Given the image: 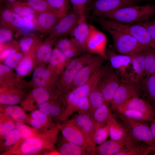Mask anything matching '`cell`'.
I'll return each instance as SVG.
<instances>
[{"label": "cell", "mask_w": 155, "mask_h": 155, "mask_svg": "<svg viewBox=\"0 0 155 155\" xmlns=\"http://www.w3.org/2000/svg\"><path fill=\"white\" fill-rule=\"evenodd\" d=\"M155 14V4L134 5L124 7L101 18L126 24H135L149 20Z\"/></svg>", "instance_id": "7a4b0ae2"}, {"label": "cell", "mask_w": 155, "mask_h": 155, "mask_svg": "<svg viewBox=\"0 0 155 155\" xmlns=\"http://www.w3.org/2000/svg\"><path fill=\"white\" fill-rule=\"evenodd\" d=\"M140 1H151V0H139Z\"/></svg>", "instance_id": "94428289"}, {"label": "cell", "mask_w": 155, "mask_h": 155, "mask_svg": "<svg viewBox=\"0 0 155 155\" xmlns=\"http://www.w3.org/2000/svg\"><path fill=\"white\" fill-rule=\"evenodd\" d=\"M131 135L129 133L122 139L118 141L111 140L106 141L96 146L95 155H115L127 144Z\"/></svg>", "instance_id": "ffe728a7"}, {"label": "cell", "mask_w": 155, "mask_h": 155, "mask_svg": "<svg viewBox=\"0 0 155 155\" xmlns=\"http://www.w3.org/2000/svg\"><path fill=\"white\" fill-rule=\"evenodd\" d=\"M106 124L108 127L110 140H120L129 133L126 127V128L119 123L114 116Z\"/></svg>", "instance_id": "484cf974"}, {"label": "cell", "mask_w": 155, "mask_h": 155, "mask_svg": "<svg viewBox=\"0 0 155 155\" xmlns=\"http://www.w3.org/2000/svg\"><path fill=\"white\" fill-rule=\"evenodd\" d=\"M91 115L98 127L106 124L114 116L109 105L105 102L93 111Z\"/></svg>", "instance_id": "f1b7e54d"}, {"label": "cell", "mask_w": 155, "mask_h": 155, "mask_svg": "<svg viewBox=\"0 0 155 155\" xmlns=\"http://www.w3.org/2000/svg\"><path fill=\"white\" fill-rule=\"evenodd\" d=\"M155 150V146L154 147V148H153V151L154 150Z\"/></svg>", "instance_id": "e7e4bbea"}, {"label": "cell", "mask_w": 155, "mask_h": 155, "mask_svg": "<svg viewBox=\"0 0 155 155\" xmlns=\"http://www.w3.org/2000/svg\"><path fill=\"white\" fill-rule=\"evenodd\" d=\"M76 111L78 113H88L91 114L88 96L82 98L80 100L77 105Z\"/></svg>", "instance_id": "681fc988"}, {"label": "cell", "mask_w": 155, "mask_h": 155, "mask_svg": "<svg viewBox=\"0 0 155 155\" xmlns=\"http://www.w3.org/2000/svg\"><path fill=\"white\" fill-rule=\"evenodd\" d=\"M104 58L99 56L94 61L84 66L75 78L68 91L72 90L86 82L95 71L102 65Z\"/></svg>", "instance_id": "e0dca14e"}, {"label": "cell", "mask_w": 155, "mask_h": 155, "mask_svg": "<svg viewBox=\"0 0 155 155\" xmlns=\"http://www.w3.org/2000/svg\"><path fill=\"white\" fill-rule=\"evenodd\" d=\"M153 150V147L136 140L131 135L124 147L115 155H146Z\"/></svg>", "instance_id": "7402d4cb"}, {"label": "cell", "mask_w": 155, "mask_h": 155, "mask_svg": "<svg viewBox=\"0 0 155 155\" xmlns=\"http://www.w3.org/2000/svg\"><path fill=\"white\" fill-rule=\"evenodd\" d=\"M70 59L56 47L53 50L49 62L51 67L55 70V71L57 73H59L63 68L66 67Z\"/></svg>", "instance_id": "4316f807"}, {"label": "cell", "mask_w": 155, "mask_h": 155, "mask_svg": "<svg viewBox=\"0 0 155 155\" xmlns=\"http://www.w3.org/2000/svg\"><path fill=\"white\" fill-rule=\"evenodd\" d=\"M61 125L39 130L35 135L19 142L3 155H34L44 154L54 148Z\"/></svg>", "instance_id": "6da1fadb"}, {"label": "cell", "mask_w": 155, "mask_h": 155, "mask_svg": "<svg viewBox=\"0 0 155 155\" xmlns=\"http://www.w3.org/2000/svg\"><path fill=\"white\" fill-rule=\"evenodd\" d=\"M52 103L47 101L42 103L39 105L38 107V109L51 117L50 111Z\"/></svg>", "instance_id": "db71d44e"}, {"label": "cell", "mask_w": 155, "mask_h": 155, "mask_svg": "<svg viewBox=\"0 0 155 155\" xmlns=\"http://www.w3.org/2000/svg\"><path fill=\"white\" fill-rule=\"evenodd\" d=\"M30 117L40 122L45 129L49 128L55 125L53 122L52 118L38 109L32 111Z\"/></svg>", "instance_id": "74e56055"}, {"label": "cell", "mask_w": 155, "mask_h": 155, "mask_svg": "<svg viewBox=\"0 0 155 155\" xmlns=\"http://www.w3.org/2000/svg\"><path fill=\"white\" fill-rule=\"evenodd\" d=\"M90 32L86 43L88 52L107 59L105 34L94 25L89 24Z\"/></svg>", "instance_id": "7c38bea8"}, {"label": "cell", "mask_w": 155, "mask_h": 155, "mask_svg": "<svg viewBox=\"0 0 155 155\" xmlns=\"http://www.w3.org/2000/svg\"><path fill=\"white\" fill-rule=\"evenodd\" d=\"M51 75V73L49 70L42 67H38L34 71L32 78L37 85L42 87L46 85Z\"/></svg>", "instance_id": "e575fe53"}, {"label": "cell", "mask_w": 155, "mask_h": 155, "mask_svg": "<svg viewBox=\"0 0 155 155\" xmlns=\"http://www.w3.org/2000/svg\"><path fill=\"white\" fill-rule=\"evenodd\" d=\"M16 53L13 49H8L4 51L1 54L0 59H1L7 58L11 55Z\"/></svg>", "instance_id": "9f6ffc18"}, {"label": "cell", "mask_w": 155, "mask_h": 155, "mask_svg": "<svg viewBox=\"0 0 155 155\" xmlns=\"http://www.w3.org/2000/svg\"><path fill=\"white\" fill-rule=\"evenodd\" d=\"M99 80L94 85L88 96L91 114L95 110L105 103L99 85Z\"/></svg>", "instance_id": "f546056e"}, {"label": "cell", "mask_w": 155, "mask_h": 155, "mask_svg": "<svg viewBox=\"0 0 155 155\" xmlns=\"http://www.w3.org/2000/svg\"><path fill=\"white\" fill-rule=\"evenodd\" d=\"M121 83L117 71L110 65L106 68L99 81V85L105 102L109 105L114 95Z\"/></svg>", "instance_id": "8992f818"}, {"label": "cell", "mask_w": 155, "mask_h": 155, "mask_svg": "<svg viewBox=\"0 0 155 155\" xmlns=\"http://www.w3.org/2000/svg\"><path fill=\"white\" fill-rule=\"evenodd\" d=\"M20 132L15 128L5 136L0 137L1 155L8 151L15 146L21 140Z\"/></svg>", "instance_id": "83f0119b"}, {"label": "cell", "mask_w": 155, "mask_h": 155, "mask_svg": "<svg viewBox=\"0 0 155 155\" xmlns=\"http://www.w3.org/2000/svg\"><path fill=\"white\" fill-rule=\"evenodd\" d=\"M56 42V47L69 59L77 57L84 53L80 45L72 38L68 39L60 37Z\"/></svg>", "instance_id": "44dd1931"}, {"label": "cell", "mask_w": 155, "mask_h": 155, "mask_svg": "<svg viewBox=\"0 0 155 155\" xmlns=\"http://www.w3.org/2000/svg\"><path fill=\"white\" fill-rule=\"evenodd\" d=\"M55 11L64 16L67 14L69 9V0H46Z\"/></svg>", "instance_id": "ab89813d"}, {"label": "cell", "mask_w": 155, "mask_h": 155, "mask_svg": "<svg viewBox=\"0 0 155 155\" xmlns=\"http://www.w3.org/2000/svg\"><path fill=\"white\" fill-rule=\"evenodd\" d=\"M121 115L130 133L135 139L153 148L155 146V142L150 127L144 122L145 121L133 119Z\"/></svg>", "instance_id": "52a82bcc"}, {"label": "cell", "mask_w": 155, "mask_h": 155, "mask_svg": "<svg viewBox=\"0 0 155 155\" xmlns=\"http://www.w3.org/2000/svg\"><path fill=\"white\" fill-rule=\"evenodd\" d=\"M19 0H0L1 2L5 3L6 4L14 3Z\"/></svg>", "instance_id": "91938a15"}, {"label": "cell", "mask_w": 155, "mask_h": 155, "mask_svg": "<svg viewBox=\"0 0 155 155\" xmlns=\"http://www.w3.org/2000/svg\"><path fill=\"white\" fill-rule=\"evenodd\" d=\"M64 139V138H63ZM59 146V151L61 155H88L85 150L82 147L65 139Z\"/></svg>", "instance_id": "1f68e13d"}, {"label": "cell", "mask_w": 155, "mask_h": 155, "mask_svg": "<svg viewBox=\"0 0 155 155\" xmlns=\"http://www.w3.org/2000/svg\"><path fill=\"white\" fill-rule=\"evenodd\" d=\"M90 32L89 24L86 21L85 14L80 17L70 33L81 47L84 53H88L86 43Z\"/></svg>", "instance_id": "ac0fdd59"}, {"label": "cell", "mask_w": 155, "mask_h": 155, "mask_svg": "<svg viewBox=\"0 0 155 155\" xmlns=\"http://www.w3.org/2000/svg\"><path fill=\"white\" fill-rule=\"evenodd\" d=\"M19 42V44L22 51L24 53L28 52L35 40L38 38V36L34 34H29L23 36Z\"/></svg>", "instance_id": "ee69618b"}, {"label": "cell", "mask_w": 155, "mask_h": 155, "mask_svg": "<svg viewBox=\"0 0 155 155\" xmlns=\"http://www.w3.org/2000/svg\"><path fill=\"white\" fill-rule=\"evenodd\" d=\"M32 95L38 107L40 104L47 101L51 96L50 93L42 87L34 90L32 92Z\"/></svg>", "instance_id": "60d3db41"}, {"label": "cell", "mask_w": 155, "mask_h": 155, "mask_svg": "<svg viewBox=\"0 0 155 155\" xmlns=\"http://www.w3.org/2000/svg\"><path fill=\"white\" fill-rule=\"evenodd\" d=\"M6 105L1 107L0 112L4 113L15 122L28 123L30 117L27 115L24 110L15 105Z\"/></svg>", "instance_id": "d4e9b609"}, {"label": "cell", "mask_w": 155, "mask_h": 155, "mask_svg": "<svg viewBox=\"0 0 155 155\" xmlns=\"http://www.w3.org/2000/svg\"><path fill=\"white\" fill-rule=\"evenodd\" d=\"M109 136L108 127L106 124L96 130L95 133L93 141L94 144L100 145L105 141Z\"/></svg>", "instance_id": "f6af8a7d"}, {"label": "cell", "mask_w": 155, "mask_h": 155, "mask_svg": "<svg viewBox=\"0 0 155 155\" xmlns=\"http://www.w3.org/2000/svg\"><path fill=\"white\" fill-rule=\"evenodd\" d=\"M90 0H69L73 7V11L80 16L84 14L86 5Z\"/></svg>", "instance_id": "c3c4849f"}, {"label": "cell", "mask_w": 155, "mask_h": 155, "mask_svg": "<svg viewBox=\"0 0 155 155\" xmlns=\"http://www.w3.org/2000/svg\"><path fill=\"white\" fill-rule=\"evenodd\" d=\"M111 36L114 50L121 54L130 55L144 50L145 47L132 36L125 32L104 29Z\"/></svg>", "instance_id": "5b68a950"}, {"label": "cell", "mask_w": 155, "mask_h": 155, "mask_svg": "<svg viewBox=\"0 0 155 155\" xmlns=\"http://www.w3.org/2000/svg\"><path fill=\"white\" fill-rule=\"evenodd\" d=\"M35 21L41 36L49 34L64 16L56 11L35 13Z\"/></svg>", "instance_id": "5bb4252c"}, {"label": "cell", "mask_w": 155, "mask_h": 155, "mask_svg": "<svg viewBox=\"0 0 155 155\" xmlns=\"http://www.w3.org/2000/svg\"><path fill=\"white\" fill-rule=\"evenodd\" d=\"M28 123L32 127L38 130L46 129L44 127L40 122L30 117Z\"/></svg>", "instance_id": "11a10c76"}, {"label": "cell", "mask_w": 155, "mask_h": 155, "mask_svg": "<svg viewBox=\"0 0 155 155\" xmlns=\"http://www.w3.org/2000/svg\"><path fill=\"white\" fill-rule=\"evenodd\" d=\"M106 54L111 65L117 71L121 80L128 81L132 68L130 56L117 54L114 50L110 49L106 50Z\"/></svg>", "instance_id": "4fadbf2b"}, {"label": "cell", "mask_w": 155, "mask_h": 155, "mask_svg": "<svg viewBox=\"0 0 155 155\" xmlns=\"http://www.w3.org/2000/svg\"><path fill=\"white\" fill-rule=\"evenodd\" d=\"M10 68L6 65H0V76L1 77L5 73L8 72L10 71Z\"/></svg>", "instance_id": "6f0895ef"}, {"label": "cell", "mask_w": 155, "mask_h": 155, "mask_svg": "<svg viewBox=\"0 0 155 155\" xmlns=\"http://www.w3.org/2000/svg\"><path fill=\"white\" fill-rule=\"evenodd\" d=\"M0 26L19 30L22 27V18L6 7L0 12Z\"/></svg>", "instance_id": "603a6c76"}, {"label": "cell", "mask_w": 155, "mask_h": 155, "mask_svg": "<svg viewBox=\"0 0 155 155\" xmlns=\"http://www.w3.org/2000/svg\"><path fill=\"white\" fill-rule=\"evenodd\" d=\"M33 66L32 60L28 57L23 59L17 66L16 72L20 76H24L27 74L30 71Z\"/></svg>", "instance_id": "7bdbcfd3"}, {"label": "cell", "mask_w": 155, "mask_h": 155, "mask_svg": "<svg viewBox=\"0 0 155 155\" xmlns=\"http://www.w3.org/2000/svg\"><path fill=\"white\" fill-rule=\"evenodd\" d=\"M138 23L146 28L151 37L155 41V19Z\"/></svg>", "instance_id": "f5cc1de1"}, {"label": "cell", "mask_w": 155, "mask_h": 155, "mask_svg": "<svg viewBox=\"0 0 155 155\" xmlns=\"http://www.w3.org/2000/svg\"><path fill=\"white\" fill-rule=\"evenodd\" d=\"M154 153L153 154L155 155V150L153 151Z\"/></svg>", "instance_id": "6125c7cd"}, {"label": "cell", "mask_w": 155, "mask_h": 155, "mask_svg": "<svg viewBox=\"0 0 155 155\" xmlns=\"http://www.w3.org/2000/svg\"><path fill=\"white\" fill-rule=\"evenodd\" d=\"M60 130L65 140L82 147L89 155H95L82 131L71 120L61 125Z\"/></svg>", "instance_id": "ba28073f"}, {"label": "cell", "mask_w": 155, "mask_h": 155, "mask_svg": "<svg viewBox=\"0 0 155 155\" xmlns=\"http://www.w3.org/2000/svg\"><path fill=\"white\" fill-rule=\"evenodd\" d=\"M22 57V55L21 53H15L6 58L4 61V64L10 68L13 69L16 66L18 61Z\"/></svg>", "instance_id": "816d5d0a"}, {"label": "cell", "mask_w": 155, "mask_h": 155, "mask_svg": "<svg viewBox=\"0 0 155 155\" xmlns=\"http://www.w3.org/2000/svg\"><path fill=\"white\" fill-rule=\"evenodd\" d=\"M125 109H130L138 111L143 113L152 121L155 115V109L146 100L135 96L127 100L119 106L117 111Z\"/></svg>", "instance_id": "d6986e66"}, {"label": "cell", "mask_w": 155, "mask_h": 155, "mask_svg": "<svg viewBox=\"0 0 155 155\" xmlns=\"http://www.w3.org/2000/svg\"><path fill=\"white\" fill-rule=\"evenodd\" d=\"M146 71L145 77L155 72V49L150 47L144 49Z\"/></svg>", "instance_id": "836d02e7"}, {"label": "cell", "mask_w": 155, "mask_h": 155, "mask_svg": "<svg viewBox=\"0 0 155 155\" xmlns=\"http://www.w3.org/2000/svg\"><path fill=\"white\" fill-rule=\"evenodd\" d=\"M145 99L155 109V72L145 77L139 84Z\"/></svg>", "instance_id": "cb8c5ba5"}, {"label": "cell", "mask_w": 155, "mask_h": 155, "mask_svg": "<svg viewBox=\"0 0 155 155\" xmlns=\"http://www.w3.org/2000/svg\"><path fill=\"white\" fill-rule=\"evenodd\" d=\"M16 128L15 122L4 113L0 114V137L5 136Z\"/></svg>", "instance_id": "d590c367"}, {"label": "cell", "mask_w": 155, "mask_h": 155, "mask_svg": "<svg viewBox=\"0 0 155 155\" xmlns=\"http://www.w3.org/2000/svg\"><path fill=\"white\" fill-rule=\"evenodd\" d=\"M23 27L20 31L24 32H29L33 30L35 27L34 14H29L22 18Z\"/></svg>", "instance_id": "7dc6e473"}, {"label": "cell", "mask_w": 155, "mask_h": 155, "mask_svg": "<svg viewBox=\"0 0 155 155\" xmlns=\"http://www.w3.org/2000/svg\"><path fill=\"white\" fill-rule=\"evenodd\" d=\"M24 0H19L18 1H24Z\"/></svg>", "instance_id": "be15d7a7"}, {"label": "cell", "mask_w": 155, "mask_h": 155, "mask_svg": "<svg viewBox=\"0 0 155 155\" xmlns=\"http://www.w3.org/2000/svg\"><path fill=\"white\" fill-rule=\"evenodd\" d=\"M132 68L128 81L139 84L145 76L146 68L144 50L130 55Z\"/></svg>", "instance_id": "9a60e30c"}, {"label": "cell", "mask_w": 155, "mask_h": 155, "mask_svg": "<svg viewBox=\"0 0 155 155\" xmlns=\"http://www.w3.org/2000/svg\"><path fill=\"white\" fill-rule=\"evenodd\" d=\"M6 7L22 18L35 13L31 7L21 4L18 1L13 3L6 4Z\"/></svg>", "instance_id": "8d00e7d4"}, {"label": "cell", "mask_w": 155, "mask_h": 155, "mask_svg": "<svg viewBox=\"0 0 155 155\" xmlns=\"http://www.w3.org/2000/svg\"><path fill=\"white\" fill-rule=\"evenodd\" d=\"M98 22L104 29H109L125 32L135 38L145 47L155 49V41L146 28L139 23H124L101 18L98 19Z\"/></svg>", "instance_id": "3957f363"}, {"label": "cell", "mask_w": 155, "mask_h": 155, "mask_svg": "<svg viewBox=\"0 0 155 155\" xmlns=\"http://www.w3.org/2000/svg\"><path fill=\"white\" fill-rule=\"evenodd\" d=\"M12 29L10 28L0 26V42L3 44L11 41L13 37Z\"/></svg>", "instance_id": "f907efd6"}, {"label": "cell", "mask_w": 155, "mask_h": 155, "mask_svg": "<svg viewBox=\"0 0 155 155\" xmlns=\"http://www.w3.org/2000/svg\"><path fill=\"white\" fill-rule=\"evenodd\" d=\"M80 16L73 11L68 13L61 19L49 36L58 40L70 34Z\"/></svg>", "instance_id": "2e32d148"}, {"label": "cell", "mask_w": 155, "mask_h": 155, "mask_svg": "<svg viewBox=\"0 0 155 155\" xmlns=\"http://www.w3.org/2000/svg\"><path fill=\"white\" fill-rule=\"evenodd\" d=\"M57 40L48 36L45 42L37 49L36 53L37 58L44 61H49L53 50L52 45Z\"/></svg>", "instance_id": "4dcf8cb0"}, {"label": "cell", "mask_w": 155, "mask_h": 155, "mask_svg": "<svg viewBox=\"0 0 155 155\" xmlns=\"http://www.w3.org/2000/svg\"><path fill=\"white\" fill-rule=\"evenodd\" d=\"M151 122L150 128L152 136L155 142V115L154 119Z\"/></svg>", "instance_id": "680465c9"}, {"label": "cell", "mask_w": 155, "mask_h": 155, "mask_svg": "<svg viewBox=\"0 0 155 155\" xmlns=\"http://www.w3.org/2000/svg\"><path fill=\"white\" fill-rule=\"evenodd\" d=\"M20 98L18 95L12 93L1 94L0 95V103L3 105H13L18 103Z\"/></svg>", "instance_id": "bcb514c9"}, {"label": "cell", "mask_w": 155, "mask_h": 155, "mask_svg": "<svg viewBox=\"0 0 155 155\" xmlns=\"http://www.w3.org/2000/svg\"><path fill=\"white\" fill-rule=\"evenodd\" d=\"M141 93L139 84L121 80V83L115 91L111 103L112 109L117 110L128 100Z\"/></svg>", "instance_id": "9c48e42d"}, {"label": "cell", "mask_w": 155, "mask_h": 155, "mask_svg": "<svg viewBox=\"0 0 155 155\" xmlns=\"http://www.w3.org/2000/svg\"></svg>", "instance_id": "03108f58"}, {"label": "cell", "mask_w": 155, "mask_h": 155, "mask_svg": "<svg viewBox=\"0 0 155 155\" xmlns=\"http://www.w3.org/2000/svg\"><path fill=\"white\" fill-rule=\"evenodd\" d=\"M20 3L30 7L35 13L55 11L46 0H24Z\"/></svg>", "instance_id": "d6a6232c"}, {"label": "cell", "mask_w": 155, "mask_h": 155, "mask_svg": "<svg viewBox=\"0 0 155 155\" xmlns=\"http://www.w3.org/2000/svg\"><path fill=\"white\" fill-rule=\"evenodd\" d=\"M71 120L80 129L95 153L96 145L93 141L96 131L99 128L91 114L78 113Z\"/></svg>", "instance_id": "8fae6325"}, {"label": "cell", "mask_w": 155, "mask_h": 155, "mask_svg": "<svg viewBox=\"0 0 155 155\" xmlns=\"http://www.w3.org/2000/svg\"><path fill=\"white\" fill-rule=\"evenodd\" d=\"M139 0H94L91 5L94 14L102 17L121 8L137 5Z\"/></svg>", "instance_id": "30bf717a"}, {"label": "cell", "mask_w": 155, "mask_h": 155, "mask_svg": "<svg viewBox=\"0 0 155 155\" xmlns=\"http://www.w3.org/2000/svg\"><path fill=\"white\" fill-rule=\"evenodd\" d=\"M98 56L87 53L70 59L63 72L61 82L60 90L65 92L66 94L80 70L85 65L94 61Z\"/></svg>", "instance_id": "277c9868"}, {"label": "cell", "mask_w": 155, "mask_h": 155, "mask_svg": "<svg viewBox=\"0 0 155 155\" xmlns=\"http://www.w3.org/2000/svg\"><path fill=\"white\" fill-rule=\"evenodd\" d=\"M118 111L121 114L130 118L137 120L151 122L148 117L138 111L130 109H125Z\"/></svg>", "instance_id": "b9f144b4"}, {"label": "cell", "mask_w": 155, "mask_h": 155, "mask_svg": "<svg viewBox=\"0 0 155 155\" xmlns=\"http://www.w3.org/2000/svg\"><path fill=\"white\" fill-rule=\"evenodd\" d=\"M15 125L16 128L19 131L21 136L20 142L35 135L39 131L22 122H15Z\"/></svg>", "instance_id": "f35d334b"}]
</instances>
